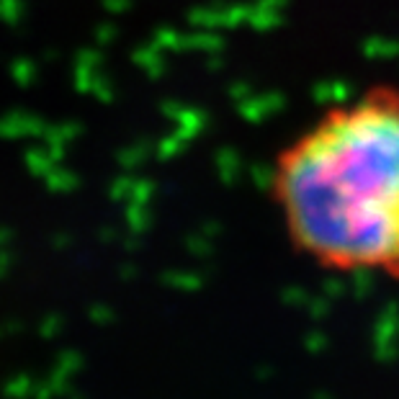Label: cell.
<instances>
[{"mask_svg": "<svg viewBox=\"0 0 399 399\" xmlns=\"http://www.w3.org/2000/svg\"><path fill=\"white\" fill-rule=\"evenodd\" d=\"M273 201L291 242L332 271L399 278V91L330 106L276 157Z\"/></svg>", "mask_w": 399, "mask_h": 399, "instance_id": "1", "label": "cell"}]
</instances>
